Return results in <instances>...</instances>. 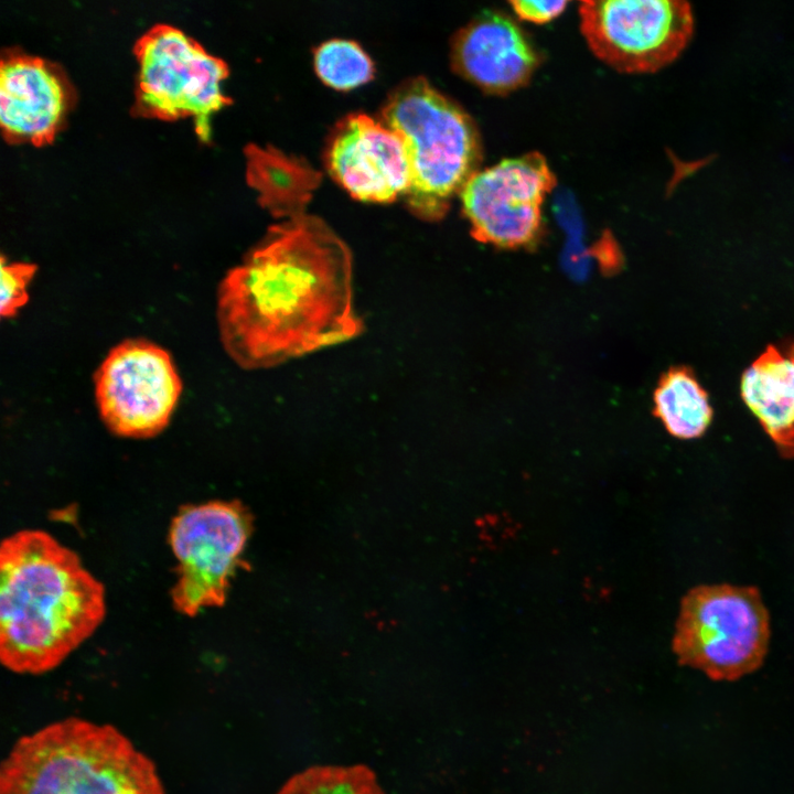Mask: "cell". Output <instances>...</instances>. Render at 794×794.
Masks as SVG:
<instances>
[{
  "instance_id": "cell-1",
  "label": "cell",
  "mask_w": 794,
  "mask_h": 794,
  "mask_svg": "<svg viewBox=\"0 0 794 794\" xmlns=\"http://www.w3.org/2000/svg\"><path fill=\"white\" fill-rule=\"evenodd\" d=\"M219 283L222 344L245 369H264L362 334L353 257L321 218L285 211Z\"/></svg>"
},
{
  "instance_id": "cell-2",
  "label": "cell",
  "mask_w": 794,
  "mask_h": 794,
  "mask_svg": "<svg viewBox=\"0 0 794 794\" xmlns=\"http://www.w3.org/2000/svg\"><path fill=\"white\" fill-rule=\"evenodd\" d=\"M0 659L18 674L54 669L101 623L105 590L73 550L25 529L0 549Z\"/></svg>"
},
{
  "instance_id": "cell-3",
  "label": "cell",
  "mask_w": 794,
  "mask_h": 794,
  "mask_svg": "<svg viewBox=\"0 0 794 794\" xmlns=\"http://www.w3.org/2000/svg\"><path fill=\"white\" fill-rule=\"evenodd\" d=\"M0 794H165L152 760L116 727L68 717L21 737Z\"/></svg>"
},
{
  "instance_id": "cell-4",
  "label": "cell",
  "mask_w": 794,
  "mask_h": 794,
  "mask_svg": "<svg viewBox=\"0 0 794 794\" xmlns=\"http://www.w3.org/2000/svg\"><path fill=\"white\" fill-rule=\"evenodd\" d=\"M380 112L382 121L406 146L409 208L423 221L441 219L453 197L480 171L483 151L475 121L423 76L401 82Z\"/></svg>"
},
{
  "instance_id": "cell-5",
  "label": "cell",
  "mask_w": 794,
  "mask_h": 794,
  "mask_svg": "<svg viewBox=\"0 0 794 794\" xmlns=\"http://www.w3.org/2000/svg\"><path fill=\"white\" fill-rule=\"evenodd\" d=\"M769 640V612L755 587L701 584L682 599L673 650L682 665L736 680L762 665Z\"/></svg>"
},
{
  "instance_id": "cell-6",
  "label": "cell",
  "mask_w": 794,
  "mask_h": 794,
  "mask_svg": "<svg viewBox=\"0 0 794 794\" xmlns=\"http://www.w3.org/2000/svg\"><path fill=\"white\" fill-rule=\"evenodd\" d=\"M135 53L139 111L165 120L193 117L198 135L207 139L208 117L229 103L222 88L227 64L170 24L144 32Z\"/></svg>"
},
{
  "instance_id": "cell-7",
  "label": "cell",
  "mask_w": 794,
  "mask_h": 794,
  "mask_svg": "<svg viewBox=\"0 0 794 794\" xmlns=\"http://www.w3.org/2000/svg\"><path fill=\"white\" fill-rule=\"evenodd\" d=\"M250 529L249 515L238 502L213 501L179 509L169 532L178 560L171 590L178 612L195 616L224 603Z\"/></svg>"
},
{
  "instance_id": "cell-8",
  "label": "cell",
  "mask_w": 794,
  "mask_h": 794,
  "mask_svg": "<svg viewBox=\"0 0 794 794\" xmlns=\"http://www.w3.org/2000/svg\"><path fill=\"white\" fill-rule=\"evenodd\" d=\"M580 29L592 53L623 73L654 72L673 61L693 25L689 6L674 0H589Z\"/></svg>"
},
{
  "instance_id": "cell-9",
  "label": "cell",
  "mask_w": 794,
  "mask_h": 794,
  "mask_svg": "<svg viewBox=\"0 0 794 794\" xmlns=\"http://www.w3.org/2000/svg\"><path fill=\"white\" fill-rule=\"evenodd\" d=\"M95 397L99 415L115 434L151 438L169 423L182 382L169 352L143 339L114 346L98 367Z\"/></svg>"
},
{
  "instance_id": "cell-10",
  "label": "cell",
  "mask_w": 794,
  "mask_h": 794,
  "mask_svg": "<svg viewBox=\"0 0 794 794\" xmlns=\"http://www.w3.org/2000/svg\"><path fill=\"white\" fill-rule=\"evenodd\" d=\"M556 183L536 151L478 171L460 193L471 235L500 248L534 246L543 233L544 201Z\"/></svg>"
},
{
  "instance_id": "cell-11",
  "label": "cell",
  "mask_w": 794,
  "mask_h": 794,
  "mask_svg": "<svg viewBox=\"0 0 794 794\" xmlns=\"http://www.w3.org/2000/svg\"><path fill=\"white\" fill-rule=\"evenodd\" d=\"M325 159L332 176L361 201L391 202L409 187L403 138L367 114L353 112L337 122Z\"/></svg>"
},
{
  "instance_id": "cell-12",
  "label": "cell",
  "mask_w": 794,
  "mask_h": 794,
  "mask_svg": "<svg viewBox=\"0 0 794 794\" xmlns=\"http://www.w3.org/2000/svg\"><path fill=\"white\" fill-rule=\"evenodd\" d=\"M450 61L460 76L483 92L505 95L526 86L541 60L513 18L485 10L452 36Z\"/></svg>"
},
{
  "instance_id": "cell-13",
  "label": "cell",
  "mask_w": 794,
  "mask_h": 794,
  "mask_svg": "<svg viewBox=\"0 0 794 794\" xmlns=\"http://www.w3.org/2000/svg\"><path fill=\"white\" fill-rule=\"evenodd\" d=\"M69 101L62 72L42 57L10 52L0 63V126L15 142L43 144L61 126Z\"/></svg>"
},
{
  "instance_id": "cell-14",
  "label": "cell",
  "mask_w": 794,
  "mask_h": 794,
  "mask_svg": "<svg viewBox=\"0 0 794 794\" xmlns=\"http://www.w3.org/2000/svg\"><path fill=\"white\" fill-rule=\"evenodd\" d=\"M743 403L783 458H794V342L766 348L744 369Z\"/></svg>"
},
{
  "instance_id": "cell-15",
  "label": "cell",
  "mask_w": 794,
  "mask_h": 794,
  "mask_svg": "<svg viewBox=\"0 0 794 794\" xmlns=\"http://www.w3.org/2000/svg\"><path fill=\"white\" fill-rule=\"evenodd\" d=\"M653 414L667 432L682 440L701 437L713 418L709 395L688 366H674L658 379Z\"/></svg>"
},
{
  "instance_id": "cell-16",
  "label": "cell",
  "mask_w": 794,
  "mask_h": 794,
  "mask_svg": "<svg viewBox=\"0 0 794 794\" xmlns=\"http://www.w3.org/2000/svg\"><path fill=\"white\" fill-rule=\"evenodd\" d=\"M277 794H385L365 765H315L291 776Z\"/></svg>"
},
{
  "instance_id": "cell-17",
  "label": "cell",
  "mask_w": 794,
  "mask_h": 794,
  "mask_svg": "<svg viewBox=\"0 0 794 794\" xmlns=\"http://www.w3.org/2000/svg\"><path fill=\"white\" fill-rule=\"evenodd\" d=\"M318 75L330 86L348 89L367 82L374 72L368 54L353 40L331 39L314 51Z\"/></svg>"
},
{
  "instance_id": "cell-18",
  "label": "cell",
  "mask_w": 794,
  "mask_h": 794,
  "mask_svg": "<svg viewBox=\"0 0 794 794\" xmlns=\"http://www.w3.org/2000/svg\"><path fill=\"white\" fill-rule=\"evenodd\" d=\"M36 271V266L26 262H6L1 258V304L2 318H13L28 300L26 287Z\"/></svg>"
},
{
  "instance_id": "cell-19",
  "label": "cell",
  "mask_w": 794,
  "mask_h": 794,
  "mask_svg": "<svg viewBox=\"0 0 794 794\" xmlns=\"http://www.w3.org/2000/svg\"><path fill=\"white\" fill-rule=\"evenodd\" d=\"M509 4L521 20L541 24L557 18L566 9L568 2L514 0Z\"/></svg>"
}]
</instances>
